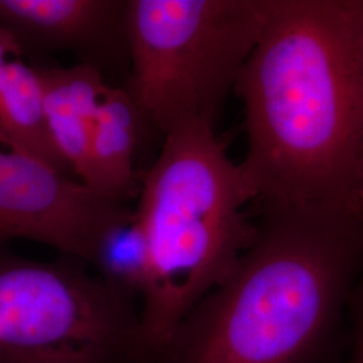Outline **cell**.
I'll list each match as a JSON object with an SVG mask.
<instances>
[{
    "instance_id": "6da1fadb",
    "label": "cell",
    "mask_w": 363,
    "mask_h": 363,
    "mask_svg": "<svg viewBox=\"0 0 363 363\" xmlns=\"http://www.w3.org/2000/svg\"><path fill=\"white\" fill-rule=\"evenodd\" d=\"M233 91L255 217L363 218V0H267Z\"/></svg>"
},
{
    "instance_id": "7a4b0ae2",
    "label": "cell",
    "mask_w": 363,
    "mask_h": 363,
    "mask_svg": "<svg viewBox=\"0 0 363 363\" xmlns=\"http://www.w3.org/2000/svg\"><path fill=\"white\" fill-rule=\"evenodd\" d=\"M256 240L201 300L155 363H339L363 273V218L256 216Z\"/></svg>"
},
{
    "instance_id": "3957f363",
    "label": "cell",
    "mask_w": 363,
    "mask_h": 363,
    "mask_svg": "<svg viewBox=\"0 0 363 363\" xmlns=\"http://www.w3.org/2000/svg\"><path fill=\"white\" fill-rule=\"evenodd\" d=\"M163 139L135 208L150 255L140 316L156 352L229 279L259 230L247 174L213 125L186 123Z\"/></svg>"
},
{
    "instance_id": "277c9868",
    "label": "cell",
    "mask_w": 363,
    "mask_h": 363,
    "mask_svg": "<svg viewBox=\"0 0 363 363\" xmlns=\"http://www.w3.org/2000/svg\"><path fill=\"white\" fill-rule=\"evenodd\" d=\"M267 0H128L124 88L163 138L186 123L214 127L253 50Z\"/></svg>"
},
{
    "instance_id": "5b68a950",
    "label": "cell",
    "mask_w": 363,
    "mask_h": 363,
    "mask_svg": "<svg viewBox=\"0 0 363 363\" xmlns=\"http://www.w3.org/2000/svg\"><path fill=\"white\" fill-rule=\"evenodd\" d=\"M140 304L81 259L0 253V363H155Z\"/></svg>"
},
{
    "instance_id": "8992f818",
    "label": "cell",
    "mask_w": 363,
    "mask_h": 363,
    "mask_svg": "<svg viewBox=\"0 0 363 363\" xmlns=\"http://www.w3.org/2000/svg\"><path fill=\"white\" fill-rule=\"evenodd\" d=\"M133 217L135 208L0 138V253L23 238L89 265L101 237Z\"/></svg>"
},
{
    "instance_id": "52a82bcc",
    "label": "cell",
    "mask_w": 363,
    "mask_h": 363,
    "mask_svg": "<svg viewBox=\"0 0 363 363\" xmlns=\"http://www.w3.org/2000/svg\"><path fill=\"white\" fill-rule=\"evenodd\" d=\"M0 27L23 57L69 52L106 81L112 76L127 81L128 0H0Z\"/></svg>"
},
{
    "instance_id": "ba28073f",
    "label": "cell",
    "mask_w": 363,
    "mask_h": 363,
    "mask_svg": "<svg viewBox=\"0 0 363 363\" xmlns=\"http://www.w3.org/2000/svg\"><path fill=\"white\" fill-rule=\"evenodd\" d=\"M147 130H151L130 91L123 85H108L94 115L85 186L123 205L139 194L142 174L135 169V155Z\"/></svg>"
},
{
    "instance_id": "9c48e42d",
    "label": "cell",
    "mask_w": 363,
    "mask_h": 363,
    "mask_svg": "<svg viewBox=\"0 0 363 363\" xmlns=\"http://www.w3.org/2000/svg\"><path fill=\"white\" fill-rule=\"evenodd\" d=\"M45 94L49 135L57 154L85 184L91 167V130L99 101L109 84L94 67L34 65Z\"/></svg>"
},
{
    "instance_id": "30bf717a",
    "label": "cell",
    "mask_w": 363,
    "mask_h": 363,
    "mask_svg": "<svg viewBox=\"0 0 363 363\" xmlns=\"http://www.w3.org/2000/svg\"><path fill=\"white\" fill-rule=\"evenodd\" d=\"M0 138L74 177L52 145L38 70L23 58L9 61L0 72Z\"/></svg>"
},
{
    "instance_id": "8fae6325",
    "label": "cell",
    "mask_w": 363,
    "mask_h": 363,
    "mask_svg": "<svg viewBox=\"0 0 363 363\" xmlns=\"http://www.w3.org/2000/svg\"><path fill=\"white\" fill-rule=\"evenodd\" d=\"M89 267L108 286L142 303L150 272L148 244L136 217L113 226L101 237Z\"/></svg>"
},
{
    "instance_id": "7c38bea8",
    "label": "cell",
    "mask_w": 363,
    "mask_h": 363,
    "mask_svg": "<svg viewBox=\"0 0 363 363\" xmlns=\"http://www.w3.org/2000/svg\"><path fill=\"white\" fill-rule=\"evenodd\" d=\"M339 363H363V273L351 296L347 337Z\"/></svg>"
},
{
    "instance_id": "4fadbf2b",
    "label": "cell",
    "mask_w": 363,
    "mask_h": 363,
    "mask_svg": "<svg viewBox=\"0 0 363 363\" xmlns=\"http://www.w3.org/2000/svg\"><path fill=\"white\" fill-rule=\"evenodd\" d=\"M13 58H23L22 50L13 35L6 28L0 27V72Z\"/></svg>"
}]
</instances>
